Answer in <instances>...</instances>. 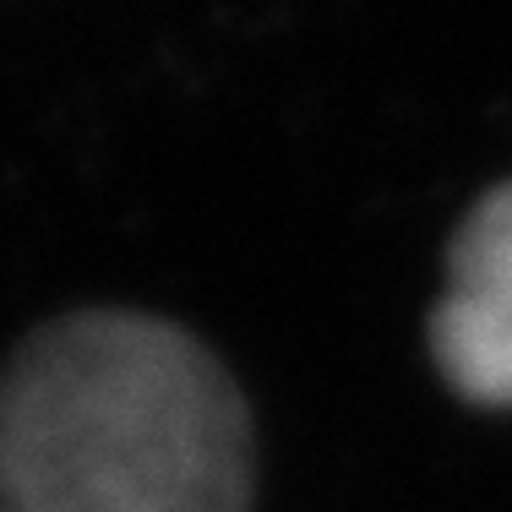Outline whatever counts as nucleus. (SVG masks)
Segmentation results:
<instances>
[{
    "label": "nucleus",
    "instance_id": "2",
    "mask_svg": "<svg viewBox=\"0 0 512 512\" xmlns=\"http://www.w3.org/2000/svg\"><path fill=\"white\" fill-rule=\"evenodd\" d=\"M431 355L469 404L512 409V180L485 191L447 251Z\"/></svg>",
    "mask_w": 512,
    "mask_h": 512
},
{
    "label": "nucleus",
    "instance_id": "1",
    "mask_svg": "<svg viewBox=\"0 0 512 512\" xmlns=\"http://www.w3.org/2000/svg\"><path fill=\"white\" fill-rule=\"evenodd\" d=\"M251 414L164 316L82 311L0 371V512H246Z\"/></svg>",
    "mask_w": 512,
    "mask_h": 512
}]
</instances>
